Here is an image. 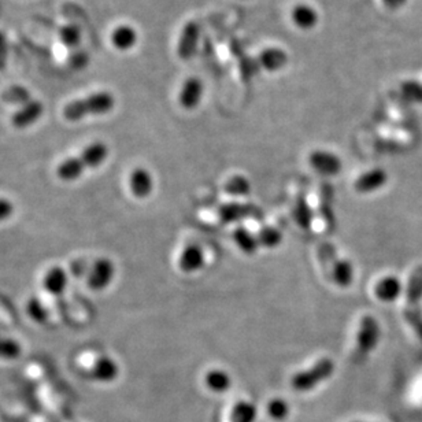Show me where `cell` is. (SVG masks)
Masks as SVG:
<instances>
[{"mask_svg": "<svg viewBox=\"0 0 422 422\" xmlns=\"http://www.w3.org/2000/svg\"><path fill=\"white\" fill-rule=\"evenodd\" d=\"M293 217L296 223L303 228V229H309L311 226V221H312V213L311 209L307 204L306 199L303 197H299L296 200V204L293 207Z\"/></svg>", "mask_w": 422, "mask_h": 422, "instance_id": "25", "label": "cell"}, {"mask_svg": "<svg viewBox=\"0 0 422 422\" xmlns=\"http://www.w3.org/2000/svg\"><path fill=\"white\" fill-rule=\"evenodd\" d=\"M381 1H382L385 8H388L391 11H397V10H400L402 7H404L409 0H381Z\"/></svg>", "mask_w": 422, "mask_h": 422, "instance_id": "37", "label": "cell"}, {"mask_svg": "<svg viewBox=\"0 0 422 422\" xmlns=\"http://www.w3.org/2000/svg\"><path fill=\"white\" fill-rule=\"evenodd\" d=\"M269 416L276 421H283L288 417L289 406L286 400L273 399L267 406Z\"/></svg>", "mask_w": 422, "mask_h": 422, "instance_id": "33", "label": "cell"}, {"mask_svg": "<svg viewBox=\"0 0 422 422\" xmlns=\"http://www.w3.org/2000/svg\"><path fill=\"white\" fill-rule=\"evenodd\" d=\"M21 351H23V348L18 341L0 337V358L1 359H16L21 356Z\"/></svg>", "mask_w": 422, "mask_h": 422, "instance_id": "30", "label": "cell"}, {"mask_svg": "<svg viewBox=\"0 0 422 422\" xmlns=\"http://www.w3.org/2000/svg\"><path fill=\"white\" fill-rule=\"evenodd\" d=\"M203 83L198 77H188L178 93V103L184 110H195L203 98Z\"/></svg>", "mask_w": 422, "mask_h": 422, "instance_id": "9", "label": "cell"}, {"mask_svg": "<svg viewBox=\"0 0 422 422\" xmlns=\"http://www.w3.org/2000/svg\"><path fill=\"white\" fill-rule=\"evenodd\" d=\"M200 39L199 23L189 21L185 23L177 42V55L181 61H189L198 51Z\"/></svg>", "mask_w": 422, "mask_h": 422, "instance_id": "5", "label": "cell"}, {"mask_svg": "<svg viewBox=\"0 0 422 422\" xmlns=\"http://www.w3.org/2000/svg\"><path fill=\"white\" fill-rule=\"evenodd\" d=\"M388 181V175L382 169H373L362 176H359L356 181V189L359 194H372L382 188Z\"/></svg>", "mask_w": 422, "mask_h": 422, "instance_id": "13", "label": "cell"}, {"mask_svg": "<svg viewBox=\"0 0 422 422\" xmlns=\"http://www.w3.org/2000/svg\"><path fill=\"white\" fill-rule=\"evenodd\" d=\"M59 40L69 48H77L81 43V29L77 25H65L58 32Z\"/></svg>", "mask_w": 422, "mask_h": 422, "instance_id": "27", "label": "cell"}, {"mask_svg": "<svg viewBox=\"0 0 422 422\" xmlns=\"http://www.w3.org/2000/svg\"><path fill=\"white\" fill-rule=\"evenodd\" d=\"M223 189L232 197H247L251 192V182L243 176H235L229 178Z\"/></svg>", "mask_w": 422, "mask_h": 422, "instance_id": "26", "label": "cell"}, {"mask_svg": "<svg viewBox=\"0 0 422 422\" xmlns=\"http://www.w3.org/2000/svg\"><path fill=\"white\" fill-rule=\"evenodd\" d=\"M26 311H28L29 317L39 324H43L48 318V312L45 310V306L37 299H30L26 303Z\"/></svg>", "mask_w": 422, "mask_h": 422, "instance_id": "34", "label": "cell"}, {"mask_svg": "<svg viewBox=\"0 0 422 422\" xmlns=\"http://www.w3.org/2000/svg\"><path fill=\"white\" fill-rule=\"evenodd\" d=\"M129 188L134 198L146 199L154 191L153 175L144 168H136L129 176Z\"/></svg>", "mask_w": 422, "mask_h": 422, "instance_id": "10", "label": "cell"}, {"mask_svg": "<svg viewBox=\"0 0 422 422\" xmlns=\"http://www.w3.org/2000/svg\"><path fill=\"white\" fill-rule=\"evenodd\" d=\"M380 336H381V329L377 320L372 315H365L361 320L358 337H356L359 353L366 356L370 351H373L377 347Z\"/></svg>", "mask_w": 422, "mask_h": 422, "instance_id": "4", "label": "cell"}, {"mask_svg": "<svg viewBox=\"0 0 422 422\" xmlns=\"http://www.w3.org/2000/svg\"><path fill=\"white\" fill-rule=\"evenodd\" d=\"M320 258L327 274L336 286L350 287L354 281V267L347 259H339L334 247L331 245H320Z\"/></svg>", "mask_w": 422, "mask_h": 422, "instance_id": "2", "label": "cell"}, {"mask_svg": "<svg viewBox=\"0 0 422 422\" xmlns=\"http://www.w3.org/2000/svg\"><path fill=\"white\" fill-rule=\"evenodd\" d=\"M67 273L61 266L51 267L45 274L43 288L45 292L59 296L65 292L67 287Z\"/></svg>", "mask_w": 422, "mask_h": 422, "instance_id": "17", "label": "cell"}, {"mask_svg": "<svg viewBox=\"0 0 422 422\" xmlns=\"http://www.w3.org/2000/svg\"><path fill=\"white\" fill-rule=\"evenodd\" d=\"M180 269L184 273H195L200 270L203 265H204V252L200 248L199 245H188L178 261Z\"/></svg>", "mask_w": 422, "mask_h": 422, "instance_id": "18", "label": "cell"}, {"mask_svg": "<svg viewBox=\"0 0 422 422\" xmlns=\"http://www.w3.org/2000/svg\"><path fill=\"white\" fill-rule=\"evenodd\" d=\"M404 318L413 331L422 340V312L417 306H407L404 309Z\"/></svg>", "mask_w": 422, "mask_h": 422, "instance_id": "31", "label": "cell"}, {"mask_svg": "<svg viewBox=\"0 0 422 422\" xmlns=\"http://www.w3.org/2000/svg\"><path fill=\"white\" fill-rule=\"evenodd\" d=\"M14 214V204L8 199L0 198V223L8 220Z\"/></svg>", "mask_w": 422, "mask_h": 422, "instance_id": "35", "label": "cell"}, {"mask_svg": "<svg viewBox=\"0 0 422 422\" xmlns=\"http://www.w3.org/2000/svg\"><path fill=\"white\" fill-rule=\"evenodd\" d=\"M233 240H235V243L238 245V247L245 252V254H254L257 250H258V247H259V243H258V239H257V236H254V235H251L247 229L245 228H238L235 232H233Z\"/></svg>", "mask_w": 422, "mask_h": 422, "instance_id": "24", "label": "cell"}, {"mask_svg": "<svg viewBox=\"0 0 422 422\" xmlns=\"http://www.w3.org/2000/svg\"><path fill=\"white\" fill-rule=\"evenodd\" d=\"M258 243L262 247L266 248H274L281 243L283 240V235L280 230L274 229V228H264L258 235H257Z\"/></svg>", "mask_w": 422, "mask_h": 422, "instance_id": "28", "label": "cell"}, {"mask_svg": "<svg viewBox=\"0 0 422 422\" xmlns=\"http://www.w3.org/2000/svg\"><path fill=\"white\" fill-rule=\"evenodd\" d=\"M45 112V106L40 100L30 99L20 110L11 115V125L17 129H26L37 122Z\"/></svg>", "mask_w": 422, "mask_h": 422, "instance_id": "8", "label": "cell"}, {"mask_svg": "<svg viewBox=\"0 0 422 422\" xmlns=\"http://www.w3.org/2000/svg\"><path fill=\"white\" fill-rule=\"evenodd\" d=\"M309 163L317 173L327 177L337 176L343 168L341 159L339 156L331 151H324V150L312 151L309 156Z\"/></svg>", "mask_w": 422, "mask_h": 422, "instance_id": "7", "label": "cell"}, {"mask_svg": "<svg viewBox=\"0 0 422 422\" xmlns=\"http://www.w3.org/2000/svg\"><path fill=\"white\" fill-rule=\"evenodd\" d=\"M87 170L86 165L80 159V156L67 158L64 162H61L57 168V176L62 181H74L84 175Z\"/></svg>", "mask_w": 422, "mask_h": 422, "instance_id": "20", "label": "cell"}, {"mask_svg": "<svg viewBox=\"0 0 422 422\" xmlns=\"http://www.w3.org/2000/svg\"><path fill=\"white\" fill-rule=\"evenodd\" d=\"M119 375V368L117 362L109 358V356H102L95 361V363L90 368V376L96 381L100 382H112Z\"/></svg>", "mask_w": 422, "mask_h": 422, "instance_id": "15", "label": "cell"}, {"mask_svg": "<svg viewBox=\"0 0 422 422\" xmlns=\"http://www.w3.org/2000/svg\"><path fill=\"white\" fill-rule=\"evenodd\" d=\"M6 59H7V45H6V39L0 35V69L6 66Z\"/></svg>", "mask_w": 422, "mask_h": 422, "instance_id": "38", "label": "cell"}, {"mask_svg": "<svg viewBox=\"0 0 422 422\" xmlns=\"http://www.w3.org/2000/svg\"><path fill=\"white\" fill-rule=\"evenodd\" d=\"M334 363L329 358H322L315 362L310 369L296 373L292 380V388L298 392H309L318 384L327 381L334 375Z\"/></svg>", "mask_w": 422, "mask_h": 422, "instance_id": "3", "label": "cell"}, {"mask_svg": "<svg viewBox=\"0 0 422 422\" xmlns=\"http://www.w3.org/2000/svg\"><path fill=\"white\" fill-rule=\"evenodd\" d=\"M291 21L298 29L309 32L320 23V14L310 4L298 3L291 11Z\"/></svg>", "mask_w": 422, "mask_h": 422, "instance_id": "11", "label": "cell"}, {"mask_svg": "<svg viewBox=\"0 0 422 422\" xmlns=\"http://www.w3.org/2000/svg\"><path fill=\"white\" fill-rule=\"evenodd\" d=\"M70 64H71V66H74L76 69H83L88 64V55L83 51H78L74 55H71Z\"/></svg>", "mask_w": 422, "mask_h": 422, "instance_id": "36", "label": "cell"}, {"mask_svg": "<svg viewBox=\"0 0 422 422\" xmlns=\"http://www.w3.org/2000/svg\"><path fill=\"white\" fill-rule=\"evenodd\" d=\"M206 385L209 387L210 391L217 392V394H223V392H226L230 388L232 378L226 372L220 370V369L210 370L206 375Z\"/></svg>", "mask_w": 422, "mask_h": 422, "instance_id": "22", "label": "cell"}, {"mask_svg": "<svg viewBox=\"0 0 422 422\" xmlns=\"http://www.w3.org/2000/svg\"><path fill=\"white\" fill-rule=\"evenodd\" d=\"M403 291V286L400 283L399 279L395 276H388L380 280L376 286V296L381 302H395L400 296Z\"/></svg>", "mask_w": 422, "mask_h": 422, "instance_id": "19", "label": "cell"}, {"mask_svg": "<svg viewBox=\"0 0 422 422\" xmlns=\"http://www.w3.org/2000/svg\"><path fill=\"white\" fill-rule=\"evenodd\" d=\"M251 207L247 206H240V204H229V206H223L220 211L221 218L225 221H238L243 217L250 216L251 213Z\"/></svg>", "mask_w": 422, "mask_h": 422, "instance_id": "29", "label": "cell"}, {"mask_svg": "<svg viewBox=\"0 0 422 422\" xmlns=\"http://www.w3.org/2000/svg\"><path fill=\"white\" fill-rule=\"evenodd\" d=\"M258 416L257 406L251 402H239L230 411V422H255Z\"/></svg>", "mask_w": 422, "mask_h": 422, "instance_id": "23", "label": "cell"}, {"mask_svg": "<svg viewBox=\"0 0 422 422\" xmlns=\"http://www.w3.org/2000/svg\"><path fill=\"white\" fill-rule=\"evenodd\" d=\"M115 276V266L110 259L100 258L93 262L87 276V284L93 291H103L112 284Z\"/></svg>", "mask_w": 422, "mask_h": 422, "instance_id": "6", "label": "cell"}, {"mask_svg": "<svg viewBox=\"0 0 422 422\" xmlns=\"http://www.w3.org/2000/svg\"><path fill=\"white\" fill-rule=\"evenodd\" d=\"M402 95L411 103H422V86L417 81H406L400 86Z\"/></svg>", "mask_w": 422, "mask_h": 422, "instance_id": "32", "label": "cell"}, {"mask_svg": "<svg viewBox=\"0 0 422 422\" xmlns=\"http://www.w3.org/2000/svg\"><path fill=\"white\" fill-rule=\"evenodd\" d=\"M422 299V266L416 267L410 274L406 287L407 306H417Z\"/></svg>", "mask_w": 422, "mask_h": 422, "instance_id": "21", "label": "cell"}, {"mask_svg": "<svg viewBox=\"0 0 422 422\" xmlns=\"http://www.w3.org/2000/svg\"><path fill=\"white\" fill-rule=\"evenodd\" d=\"M78 156L87 169H95L106 162L109 156V147L103 141H93Z\"/></svg>", "mask_w": 422, "mask_h": 422, "instance_id": "16", "label": "cell"}, {"mask_svg": "<svg viewBox=\"0 0 422 422\" xmlns=\"http://www.w3.org/2000/svg\"><path fill=\"white\" fill-rule=\"evenodd\" d=\"M137 40H139L137 30L131 25H119L110 35L112 47L122 52L132 49L134 45H137Z\"/></svg>", "mask_w": 422, "mask_h": 422, "instance_id": "14", "label": "cell"}, {"mask_svg": "<svg viewBox=\"0 0 422 422\" xmlns=\"http://www.w3.org/2000/svg\"><path fill=\"white\" fill-rule=\"evenodd\" d=\"M288 54L279 47L265 48L257 58L258 65L270 73L280 71L288 65Z\"/></svg>", "mask_w": 422, "mask_h": 422, "instance_id": "12", "label": "cell"}, {"mask_svg": "<svg viewBox=\"0 0 422 422\" xmlns=\"http://www.w3.org/2000/svg\"><path fill=\"white\" fill-rule=\"evenodd\" d=\"M115 99L110 92L100 90L83 99H76L64 107V117L69 122H77L87 117L105 115L112 112Z\"/></svg>", "mask_w": 422, "mask_h": 422, "instance_id": "1", "label": "cell"}]
</instances>
